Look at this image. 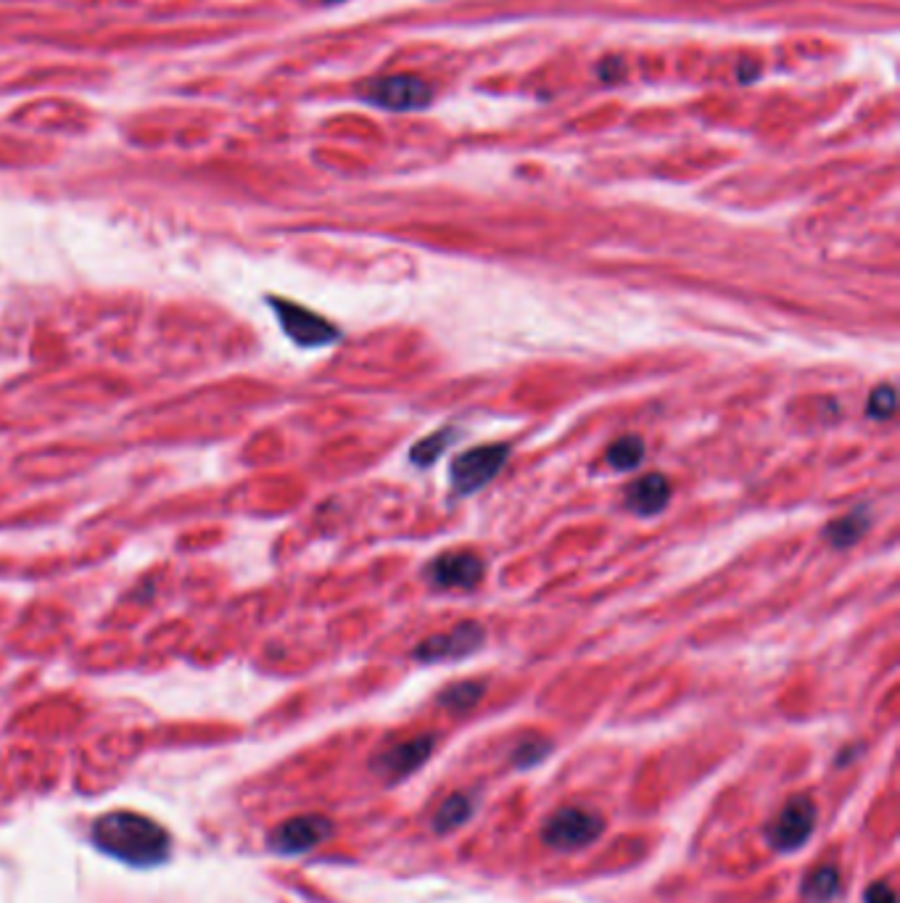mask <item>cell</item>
Segmentation results:
<instances>
[{
  "instance_id": "obj_1",
  "label": "cell",
  "mask_w": 900,
  "mask_h": 903,
  "mask_svg": "<svg viewBox=\"0 0 900 903\" xmlns=\"http://www.w3.org/2000/svg\"><path fill=\"white\" fill-rule=\"evenodd\" d=\"M90 843L101 854L127 864L151 869L170 859L172 837L157 819L135 811H109L90 824Z\"/></svg>"
},
{
  "instance_id": "obj_2",
  "label": "cell",
  "mask_w": 900,
  "mask_h": 903,
  "mask_svg": "<svg viewBox=\"0 0 900 903\" xmlns=\"http://www.w3.org/2000/svg\"><path fill=\"white\" fill-rule=\"evenodd\" d=\"M605 833V819L589 809L568 805L542 824V843L555 850H581Z\"/></svg>"
},
{
  "instance_id": "obj_3",
  "label": "cell",
  "mask_w": 900,
  "mask_h": 903,
  "mask_svg": "<svg viewBox=\"0 0 900 903\" xmlns=\"http://www.w3.org/2000/svg\"><path fill=\"white\" fill-rule=\"evenodd\" d=\"M816 803L808 795H795L785 803L766 827V843L779 854H793L802 848L816 829Z\"/></svg>"
},
{
  "instance_id": "obj_4",
  "label": "cell",
  "mask_w": 900,
  "mask_h": 903,
  "mask_svg": "<svg viewBox=\"0 0 900 903\" xmlns=\"http://www.w3.org/2000/svg\"><path fill=\"white\" fill-rule=\"evenodd\" d=\"M508 458V444H483L476 447V450L463 452L455 463H452V486H455L457 495L463 497L483 489V486L497 478V473L502 471Z\"/></svg>"
},
{
  "instance_id": "obj_5",
  "label": "cell",
  "mask_w": 900,
  "mask_h": 903,
  "mask_svg": "<svg viewBox=\"0 0 900 903\" xmlns=\"http://www.w3.org/2000/svg\"><path fill=\"white\" fill-rule=\"evenodd\" d=\"M272 309H275L277 320H281L283 330L294 343H299L304 349H315V347H328L339 339V330H335L333 323H328L326 317H320L317 312L301 307V304L286 302V298H270Z\"/></svg>"
},
{
  "instance_id": "obj_6",
  "label": "cell",
  "mask_w": 900,
  "mask_h": 903,
  "mask_svg": "<svg viewBox=\"0 0 900 903\" xmlns=\"http://www.w3.org/2000/svg\"><path fill=\"white\" fill-rule=\"evenodd\" d=\"M333 835V822L320 814H304L277 824L267 837L270 850L281 856H301Z\"/></svg>"
},
{
  "instance_id": "obj_7",
  "label": "cell",
  "mask_w": 900,
  "mask_h": 903,
  "mask_svg": "<svg viewBox=\"0 0 900 903\" xmlns=\"http://www.w3.org/2000/svg\"><path fill=\"white\" fill-rule=\"evenodd\" d=\"M431 95L429 82L414 75H388L365 86V99L391 112H414L429 106Z\"/></svg>"
},
{
  "instance_id": "obj_8",
  "label": "cell",
  "mask_w": 900,
  "mask_h": 903,
  "mask_svg": "<svg viewBox=\"0 0 900 903\" xmlns=\"http://www.w3.org/2000/svg\"><path fill=\"white\" fill-rule=\"evenodd\" d=\"M487 640V629L478 621H463L452 627L449 632L433 634L414 650V658L420 664H444V661H459L468 658L476 650L483 647Z\"/></svg>"
},
{
  "instance_id": "obj_9",
  "label": "cell",
  "mask_w": 900,
  "mask_h": 903,
  "mask_svg": "<svg viewBox=\"0 0 900 903\" xmlns=\"http://www.w3.org/2000/svg\"><path fill=\"white\" fill-rule=\"evenodd\" d=\"M433 748H436L433 734H420V737L405 740V743L378 753L371 761V769L378 777L388 779V782H399V779L410 777L412 771H418L420 766L429 761Z\"/></svg>"
},
{
  "instance_id": "obj_10",
  "label": "cell",
  "mask_w": 900,
  "mask_h": 903,
  "mask_svg": "<svg viewBox=\"0 0 900 903\" xmlns=\"http://www.w3.org/2000/svg\"><path fill=\"white\" fill-rule=\"evenodd\" d=\"M483 576V561L472 552H446L429 568V579L444 589H472Z\"/></svg>"
},
{
  "instance_id": "obj_11",
  "label": "cell",
  "mask_w": 900,
  "mask_h": 903,
  "mask_svg": "<svg viewBox=\"0 0 900 903\" xmlns=\"http://www.w3.org/2000/svg\"><path fill=\"white\" fill-rule=\"evenodd\" d=\"M669 481L660 476V473H650V476L634 481L629 489H626L624 503L626 508L637 512V516H658V512L669 505Z\"/></svg>"
},
{
  "instance_id": "obj_12",
  "label": "cell",
  "mask_w": 900,
  "mask_h": 903,
  "mask_svg": "<svg viewBox=\"0 0 900 903\" xmlns=\"http://www.w3.org/2000/svg\"><path fill=\"white\" fill-rule=\"evenodd\" d=\"M869 529H871L869 508H856L853 512H847V516L829 523L824 537H827V542L832 544V548L847 550V548H853V544H856L858 539L864 537Z\"/></svg>"
},
{
  "instance_id": "obj_13",
  "label": "cell",
  "mask_w": 900,
  "mask_h": 903,
  "mask_svg": "<svg viewBox=\"0 0 900 903\" xmlns=\"http://www.w3.org/2000/svg\"><path fill=\"white\" fill-rule=\"evenodd\" d=\"M840 888H843L840 869L832 867V864H824V867L813 869L811 874H806L800 893L808 903H829L838 899Z\"/></svg>"
},
{
  "instance_id": "obj_14",
  "label": "cell",
  "mask_w": 900,
  "mask_h": 903,
  "mask_svg": "<svg viewBox=\"0 0 900 903\" xmlns=\"http://www.w3.org/2000/svg\"><path fill=\"white\" fill-rule=\"evenodd\" d=\"M472 809H476V805H472L470 795H465V792L449 795L442 805H438L436 814H433V829H436L438 835H446V833H452V829L463 827V824L472 816Z\"/></svg>"
},
{
  "instance_id": "obj_15",
  "label": "cell",
  "mask_w": 900,
  "mask_h": 903,
  "mask_svg": "<svg viewBox=\"0 0 900 903\" xmlns=\"http://www.w3.org/2000/svg\"><path fill=\"white\" fill-rule=\"evenodd\" d=\"M645 460V441L639 437H620L607 447V465L615 471H634Z\"/></svg>"
},
{
  "instance_id": "obj_16",
  "label": "cell",
  "mask_w": 900,
  "mask_h": 903,
  "mask_svg": "<svg viewBox=\"0 0 900 903\" xmlns=\"http://www.w3.org/2000/svg\"><path fill=\"white\" fill-rule=\"evenodd\" d=\"M483 692H487V687H483L481 681H459V685L446 687V690L438 695V706L457 713L470 711V708L483 698Z\"/></svg>"
},
{
  "instance_id": "obj_17",
  "label": "cell",
  "mask_w": 900,
  "mask_h": 903,
  "mask_svg": "<svg viewBox=\"0 0 900 903\" xmlns=\"http://www.w3.org/2000/svg\"><path fill=\"white\" fill-rule=\"evenodd\" d=\"M455 439H457V433L452 431V428H444V431L431 433V437H425L423 441H418V444L412 447V452H410L412 463L420 465V467L433 465L446 450H449V444Z\"/></svg>"
},
{
  "instance_id": "obj_18",
  "label": "cell",
  "mask_w": 900,
  "mask_h": 903,
  "mask_svg": "<svg viewBox=\"0 0 900 903\" xmlns=\"http://www.w3.org/2000/svg\"><path fill=\"white\" fill-rule=\"evenodd\" d=\"M549 750H552V743H547L542 737L521 740L513 750V766H517V769H531V766L542 764L549 756Z\"/></svg>"
},
{
  "instance_id": "obj_19",
  "label": "cell",
  "mask_w": 900,
  "mask_h": 903,
  "mask_svg": "<svg viewBox=\"0 0 900 903\" xmlns=\"http://www.w3.org/2000/svg\"><path fill=\"white\" fill-rule=\"evenodd\" d=\"M896 388L892 386H877L869 396V405H866V413H869L871 420H887L896 413Z\"/></svg>"
},
{
  "instance_id": "obj_20",
  "label": "cell",
  "mask_w": 900,
  "mask_h": 903,
  "mask_svg": "<svg viewBox=\"0 0 900 903\" xmlns=\"http://www.w3.org/2000/svg\"><path fill=\"white\" fill-rule=\"evenodd\" d=\"M864 903H898V895L887 882H871L864 893Z\"/></svg>"
},
{
  "instance_id": "obj_21",
  "label": "cell",
  "mask_w": 900,
  "mask_h": 903,
  "mask_svg": "<svg viewBox=\"0 0 900 903\" xmlns=\"http://www.w3.org/2000/svg\"><path fill=\"white\" fill-rule=\"evenodd\" d=\"M326 3H339V0H326Z\"/></svg>"
}]
</instances>
